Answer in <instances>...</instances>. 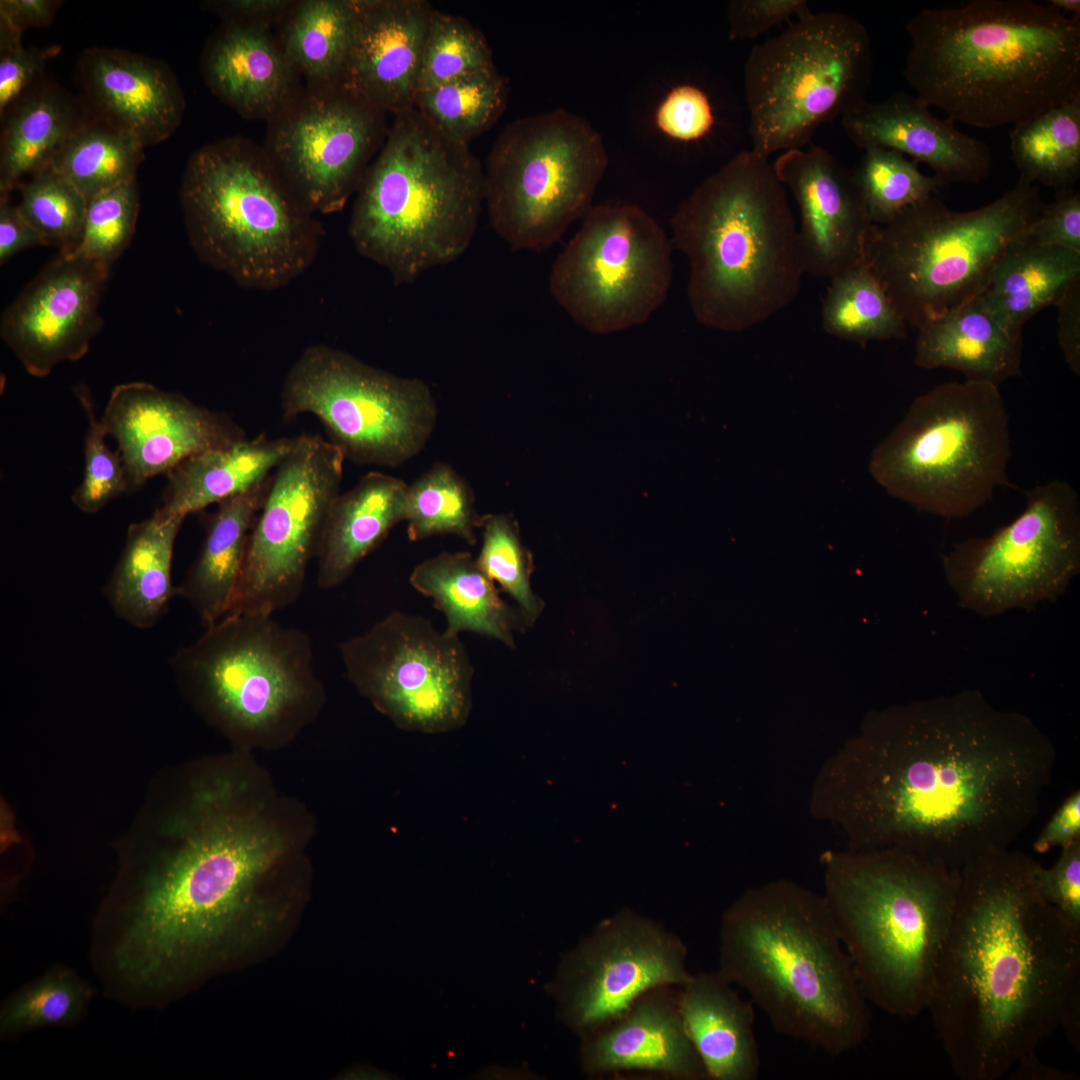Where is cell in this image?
<instances>
[{"label":"cell","mask_w":1080,"mask_h":1080,"mask_svg":"<svg viewBox=\"0 0 1080 1080\" xmlns=\"http://www.w3.org/2000/svg\"><path fill=\"white\" fill-rule=\"evenodd\" d=\"M1080 840V792L1073 791L1053 813L1033 843L1037 853L1060 849Z\"/></svg>","instance_id":"58"},{"label":"cell","mask_w":1080,"mask_h":1080,"mask_svg":"<svg viewBox=\"0 0 1080 1080\" xmlns=\"http://www.w3.org/2000/svg\"><path fill=\"white\" fill-rule=\"evenodd\" d=\"M1027 235L1044 246L1080 253V194L1072 187L1057 190L1044 204Z\"/></svg>","instance_id":"55"},{"label":"cell","mask_w":1080,"mask_h":1080,"mask_svg":"<svg viewBox=\"0 0 1080 1080\" xmlns=\"http://www.w3.org/2000/svg\"><path fill=\"white\" fill-rule=\"evenodd\" d=\"M272 473L250 489L220 501L215 511L205 517L200 552L176 587V596L191 605L205 627L230 610Z\"/></svg>","instance_id":"32"},{"label":"cell","mask_w":1080,"mask_h":1080,"mask_svg":"<svg viewBox=\"0 0 1080 1080\" xmlns=\"http://www.w3.org/2000/svg\"><path fill=\"white\" fill-rule=\"evenodd\" d=\"M672 244L689 262L696 320L740 332L788 306L805 272L786 187L751 149L707 177L670 220Z\"/></svg>","instance_id":"6"},{"label":"cell","mask_w":1080,"mask_h":1080,"mask_svg":"<svg viewBox=\"0 0 1080 1080\" xmlns=\"http://www.w3.org/2000/svg\"><path fill=\"white\" fill-rule=\"evenodd\" d=\"M295 1L288 0H222L205 1L203 8L224 21H235L270 28L279 23Z\"/></svg>","instance_id":"57"},{"label":"cell","mask_w":1080,"mask_h":1080,"mask_svg":"<svg viewBox=\"0 0 1080 1080\" xmlns=\"http://www.w3.org/2000/svg\"><path fill=\"white\" fill-rule=\"evenodd\" d=\"M1033 883L1042 900L1080 928V840L1062 848L1053 866L1038 863Z\"/></svg>","instance_id":"54"},{"label":"cell","mask_w":1080,"mask_h":1080,"mask_svg":"<svg viewBox=\"0 0 1080 1080\" xmlns=\"http://www.w3.org/2000/svg\"><path fill=\"white\" fill-rule=\"evenodd\" d=\"M101 422L117 444L128 493L195 454L247 438L226 413L142 381L115 386Z\"/></svg>","instance_id":"22"},{"label":"cell","mask_w":1080,"mask_h":1080,"mask_svg":"<svg viewBox=\"0 0 1080 1080\" xmlns=\"http://www.w3.org/2000/svg\"><path fill=\"white\" fill-rule=\"evenodd\" d=\"M821 319L828 334L863 346L907 335V323L865 263L830 279Z\"/></svg>","instance_id":"43"},{"label":"cell","mask_w":1080,"mask_h":1080,"mask_svg":"<svg viewBox=\"0 0 1080 1080\" xmlns=\"http://www.w3.org/2000/svg\"><path fill=\"white\" fill-rule=\"evenodd\" d=\"M608 161L600 132L566 109L509 123L484 167L493 230L513 250L552 246L591 209Z\"/></svg>","instance_id":"14"},{"label":"cell","mask_w":1080,"mask_h":1080,"mask_svg":"<svg viewBox=\"0 0 1080 1080\" xmlns=\"http://www.w3.org/2000/svg\"><path fill=\"white\" fill-rule=\"evenodd\" d=\"M184 520L157 510L129 526L121 556L104 588L114 613L138 629L154 626L176 596L171 582L175 539Z\"/></svg>","instance_id":"38"},{"label":"cell","mask_w":1080,"mask_h":1080,"mask_svg":"<svg viewBox=\"0 0 1080 1080\" xmlns=\"http://www.w3.org/2000/svg\"><path fill=\"white\" fill-rule=\"evenodd\" d=\"M354 35L339 87L392 116L414 108L432 5L353 0Z\"/></svg>","instance_id":"25"},{"label":"cell","mask_w":1080,"mask_h":1080,"mask_svg":"<svg viewBox=\"0 0 1080 1080\" xmlns=\"http://www.w3.org/2000/svg\"><path fill=\"white\" fill-rule=\"evenodd\" d=\"M1011 455L999 386L946 382L913 400L874 448L869 472L889 495L920 511L963 518L1008 484Z\"/></svg>","instance_id":"10"},{"label":"cell","mask_w":1080,"mask_h":1080,"mask_svg":"<svg viewBox=\"0 0 1080 1080\" xmlns=\"http://www.w3.org/2000/svg\"><path fill=\"white\" fill-rule=\"evenodd\" d=\"M22 34L0 22V118L47 77L45 66L57 46L25 48Z\"/></svg>","instance_id":"53"},{"label":"cell","mask_w":1080,"mask_h":1080,"mask_svg":"<svg viewBox=\"0 0 1080 1080\" xmlns=\"http://www.w3.org/2000/svg\"><path fill=\"white\" fill-rule=\"evenodd\" d=\"M853 175L874 225L890 222L945 185L936 176L924 175L914 160L879 147L865 150Z\"/></svg>","instance_id":"46"},{"label":"cell","mask_w":1080,"mask_h":1080,"mask_svg":"<svg viewBox=\"0 0 1080 1080\" xmlns=\"http://www.w3.org/2000/svg\"><path fill=\"white\" fill-rule=\"evenodd\" d=\"M386 115L339 86L306 85L267 121L263 149L313 214L335 213L381 149Z\"/></svg>","instance_id":"20"},{"label":"cell","mask_w":1080,"mask_h":1080,"mask_svg":"<svg viewBox=\"0 0 1080 1080\" xmlns=\"http://www.w3.org/2000/svg\"><path fill=\"white\" fill-rule=\"evenodd\" d=\"M1023 511L987 537L954 544L943 556L959 604L982 616L1056 600L1080 570L1076 489L1054 479L1025 492Z\"/></svg>","instance_id":"16"},{"label":"cell","mask_w":1080,"mask_h":1080,"mask_svg":"<svg viewBox=\"0 0 1080 1080\" xmlns=\"http://www.w3.org/2000/svg\"><path fill=\"white\" fill-rule=\"evenodd\" d=\"M1048 3L1065 15L1080 18L1079 0H1050Z\"/></svg>","instance_id":"63"},{"label":"cell","mask_w":1080,"mask_h":1080,"mask_svg":"<svg viewBox=\"0 0 1080 1080\" xmlns=\"http://www.w3.org/2000/svg\"><path fill=\"white\" fill-rule=\"evenodd\" d=\"M279 25L277 40L306 85L339 86L354 35L353 0L295 1Z\"/></svg>","instance_id":"39"},{"label":"cell","mask_w":1080,"mask_h":1080,"mask_svg":"<svg viewBox=\"0 0 1080 1080\" xmlns=\"http://www.w3.org/2000/svg\"><path fill=\"white\" fill-rule=\"evenodd\" d=\"M180 203L199 259L250 289L294 281L314 262L324 235L264 149L239 136L190 155Z\"/></svg>","instance_id":"9"},{"label":"cell","mask_w":1080,"mask_h":1080,"mask_svg":"<svg viewBox=\"0 0 1080 1080\" xmlns=\"http://www.w3.org/2000/svg\"><path fill=\"white\" fill-rule=\"evenodd\" d=\"M1055 763L1028 716L966 690L869 714L817 771L808 811L847 849L896 848L960 869L1011 848Z\"/></svg>","instance_id":"1"},{"label":"cell","mask_w":1080,"mask_h":1080,"mask_svg":"<svg viewBox=\"0 0 1080 1080\" xmlns=\"http://www.w3.org/2000/svg\"><path fill=\"white\" fill-rule=\"evenodd\" d=\"M687 954L678 935L623 909L563 955L547 989L560 1021L581 1040L615 1021L647 991L685 985L693 975Z\"/></svg>","instance_id":"21"},{"label":"cell","mask_w":1080,"mask_h":1080,"mask_svg":"<svg viewBox=\"0 0 1080 1080\" xmlns=\"http://www.w3.org/2000/svg\"><path fill=\"white\" fill-rule=\"evenodd\" d=\"M139 206L136 179L96 195L88 201L78 244L64 256L84 258L110 268L133 236Z\"/></svg>","instance_id":"50"},{"label":"cell","mask_w":1080,"mask_h":1080,"mask_svg":"<svg viewBox=\"0 0 1080 1080\" xmlns=\"http://www.w3.org/2000/svg\"><path fill=\"white\" fill-rule=\"evenodd\" d=\"M857 147L886 148L928 165L947 183H979L992 168L988 145L935 117L916 95L900 92L880 102L862 101L841 117Z\"/></svg>","instance_id":"27"},{"label":"cell","mask_w":1080,"mask_h":1080,"mask_svg":"<svg viewBox=\"0 0 1080 1080\" xmlns=\"http://www.w3.org/2000/svg\"><path fill=\"white\" fill-rule=\"evenodd\" d=\"M1058 341L1069 368L1080 374V280L1075 282L1056 305Z\"/></svg>","instance_id":"59"},{"label":"cell","mask_w":1080,"mask_h":1080,"mask_svg":"<svg viewBox=\"0 0 1080 1080\" xmlns=\"http://www.w3.org/2000/svg\"><path fill=\"white\" fill-rule=\"evenodd\" d=\"M295 437L260 434L223 448L195 454L172 469L162 503L166 517L184 520L211 504L244 492L268 477L289 453Z\"/></svg>","instance_id":"36"},{"label":"cell","mask_w":1080,"mask_h":1080,"mask_svg":"<svg viewBox=\"0 0 1080 1080\" xmlns=\"http://www.w3.org/2000/svg\"><path fill=\"white\" fill-rule=\"evenodd\" d=\"M872 69L868 30L840 12H810L756 45L744 66L750 149L768 158L807 145L866 100Z\"/></svg>","instance_id":"12"},{"label":"cell","mask_w":1080,"mask_h":1080,"mask_svg":"<svg viewBox=\"0 0 1080 1080\" xmlns=\"http://www.w3.org/2000/svg\"><path fill=\"white\" fill-rule=\"evenodd\" d=\"M339 651L348 679L397 727L440 734L466 724L474 669L459 635L393 611Z\"/></svg>","instance_id":"18"},{"label":"cell","mask_w":1080,"mask_h":1080,"mask_svg":"<svg viewBox=\"0 0 1080 1080\" xmlns=\"http://www.w3.org/2000/svg\"><path fill=\"white\" fill-rule=\"evenodd\" d=\"M493 66L492 49L478 28L465 18L434 9L425 39L419 91Z\"/></svg>","instance_id":"49"},{"label":"cell","mask_w":1080,"mask_h":1080,"mask_svg":"<svg viewBox=\"0 0 1080 1080\" xmlns=\"http://www.w3.org/2000/svg\"><path fill=\"white\" fill-rule=\"evenodd\" d=\"M672 242L633 204L592 206L555 259L549 288L579 326L609 334L644 323L665 301Z\"/></svg>","instance_id":"17"},{"label":"cell","mask_w":1080,"mask_h":1080,"mask_svg":"<svg viewBox=\"0 0 1080 1080\" xmlns=\"http://www.w3.org/2000/svg\"><path fill=\"white\" fill-rule=\"evenodd\" d=\"M281 406L286 419L314 415L345 459L384 467L417 455L437 418L423 380L378 369L324 344L307 347L292 365Z\"/></svg>","instance_id":"15"},{"label":"cell","mask_w":1080,"mask_h":1080,"mask_svg":"<svg viewBox=\"0 0 1080 1080\" xmlns=\"http://www.w3.org/2000/svg\"><path fill=\"white\" fill-rule=\"evenodd\" d=\"M484 206V167L415 108L393 116L356 192L348 226L360 255L395 285L461 257Z\"/></svg>","instance_id":"8"},{"label":"cell","mask_w":1080,"mask_h":1080,"mask_svg":"<svg viewBox=\"0 0 1080 1080\" xmlns=\"http://www.w3.org/2000/svg\"><path fill=\"white\" fill-rule=\"evenodd\" d=\"M1015 1067H1016L1015 1076H1018V1078H1026V1079H1031V1078H1034V1079H1036V1078H1040V1079H1066L1067 1078L1066 1077L1067 1075L1065 1073H1063L1062 1071L1051 1068V1067H1048V1066L1044 1065L1042 1062H1040L1036 1057V1053H1033V1054L1023 1058L1021 1061H1019L1015 1065Z\"/></svg>","instance_id":"62"},{"label":"cell","mask_w":1080,"mask_h":1080,"mask_svg":"<svg viewBox=\"0 0 1080 1080\" xmlns=\"http://www.w3.org/2000/svg\"><path fill=\"white\" fill-rule=\"evenodd\" d=\"M917 330L914 362L920 368H950L966 380L997 386L1022 373V338L1001 325L980 295Z\"/></svg>","instance_id":"31"},{"label":"cell","mask_w":1080,"mask_h":1080,"mask_svg":"<svg viewBox=\"0 0 1080 1080\" xmlns=\"http://www.w3.org/2000/svg\"><path fill=\"white\" fill-rule=\"evenodd\" d=\"M410 584L433 600L446 619L445 631L473 632L514 648V636L531 624L499 595L496 584L469 552H443L416 565Z\"/></svg>","instance_id":"35"},{"label":"cell","mask_w":1080,"mask_h":1080,"mask_svg":"<svg viewBox=\"0 0 1080 1080\" xmlns=\"http://www.w3.org/2000/svg\"><path fill=\"white\" fill-rule=\"evenodd\" d=\"M1012 158L1020 177L1056 190L1080 177V98L1013 126Z\"/></svg>","instance_id":"40"},{"label":"cell","mask_w":1080,"mask_h":1080,"mask_svg":"<svg viewBox=\"0 0 1080 1080\" xmlns=\"http://www.w3.org/2000/svg\"><path fill=\"white\" fill-rule=\"evenodd\" d=\"M482 545L476 558L479 567L509 594L532 625L544 603L531 588L533 557L524 547L519 526L511 514L482 515Z\"/></svg>","instance_id":"48"},{"label":"cell","mask_w":1080,"mask_h":1080,"mask_svg":"<svg viewBox=\"0 0 1080 1080\" xmlns=\"http://www.w3.org/2000/svg\"><path fill=\"white\" fill-rule=\"evenodd\" d=\"M509 84L496 66L419 91L414 108L450 139L469 146L506 109Z\"/></svg>","instance_id":"42"},{"label":"cell","mask_w":1080,"mask_h":1080,"mask_svg":"<svg viewBox=\"0 0 1080 1080\" xmlns=\"http://www.w3.org/2000/svg\"><path fill=\"white\" fill-rule=\"evenodd\" d=\"M822 894L868 1002L901 1018L926 1010L959 869L896 848L826 851Z\"/></svg>","instance_id":"7"},{"label":"cell","mask_w":1080,"mask_h":1080,"mask_svg":"<svg viewBox=\"0 0 1080 1080\" xmlns=\"http://www.w3.org/2000/svg\"><path fill=\"white\" fill-rule=\"evenodd\" d=\"M145 146L129 131L92 114L66 142L51 168L87 201L136 179Z\"/></svg>","instance_id":"41"},{"label":"cell","mask_w":1080,"mask_h":1080,"mask_svg":"<svg viewBox=\"0 0 1080 1080\" xmlns=\"http://www.w3.org/2000/svg\"><path fill=\"white\" fill-rule=\"evenodd\" d=\"M1039 862L1007 849L969 861L926 1010L961 1080H998L1079 1007L1080 928L1040 898Z\"/></svg>","instance_id":"2"},{"label":"cell","mask_w":1080,"mask_h":1080,"mask_svg":"<svg viewBox=\"0 0 1080 1080\" xmlns=\"http://www.w3.org/2000/svg\"><path fill=\"white\" fill-rule=\"evenodd\" d=\"M284 849L260 821L223 817L152 868L133 899L95 922L94 963L106 991L157 1006L259 935V883Z\"/></svg>","instance_id":"3"},{"label":"cell","mask_w":1080,"mask_h":1080,"mask_svg":"<svg viewBox=\"0 0 1080 1080\" xmlns=\"http://www.w3.org/2000/svg\"><path fill=\"white\" fill-rule=\"evenodd\" d=\"M110 268L59 255L5 310L1 337L31 376L85 356L102 327L99 304Z\"/></svg>","instance_id":"23"},{"label":"cell","mask_w":1080,"mask_h":1080,"mask_svg":"<svg viewBox=\"0 0 1080 1080\" xmlns=\"http://www.w3.org/2000/svg\"><path fill=\"white\" fill-rule=\"evenodd\" d=\"M76 76L91 113L129 131L145 148L165 141L181 124L185 97L161 60L96 46L81 52Z\"/></svg>","instance_id":"26"},{"label":"cell","mask_w":1080,"mask_h":1080,"mask_svg":"<svg viewBox=\"0 0 1080 1080\" xmlns=\"http://www.w3.org/2000/svg\"><path fill=\"white\" fill-rule=\"evenodd\" d=\"M714 97L697 83L674 86L655 112L656 127L668 138L698 144L714 135L719 124Z\"/></svg>","instance_id":"52"},{"label":"cell","mask_w":1080,"mask_h":1080,"mask_svg":"<svg viewBox=\"0 0 1080 1080\" xmlns=\"http://www.w3.org/2000/svg\"><path fill=\"white\" fill-rule=\"evenodd\" d=\"M481 518L472 488L448 464L433 465L407 485L404 521L411 541L452 534L474 545Z\"/></svg>","instance_id":"44"},{"label":"cell","mask_w":1080,"mask_h":1080,"mask_svg":"<svg viewBox=\"0 0 1080 1080\" xmlns=\"http://www.w3.org/2000/svg\"><path fill=\"white\" fill-rule=\"evenodd\" d=\"M17 208L45 245L70 254L79 242L88 201L61 174L47 168L18 188Z\"/></svg>","instance_id":"47"},{"label":"cell","mask_w":1080,"mask_h":1080,"mask_svg":"<svg viewBox=\"0 0 1080 1080\" xmlns=\"http://www.w3.org/2000/svg\"><path fill=\"white\" fill-rule=\"evenodd\" d=\"M344 461L342 451L322 436H295L272 473L228 614L273 615L298 600L340 494Z\"/></svg>","instance_id":"19"},{"label":"cell","mask_w":1080,"mask_h":1080,"mask_svg":"<svg viewBox=\"0 0 1080 1080\" xmlns=\"http://www.w3.org/2000/svg\"><path fill=\"white\" fill-rule=\"evenodd\" d=\"M45 245L42 237L20 214L9 195H0V263L33 246Z\"/></svg>","instance_id":"60"},{"label":"cell","mask_w":1080,"mask_h":1080,"mask_svg":"<svg viewBox=\"0 0 1080 1080\" xmlns=\"http://www.w3.org/2000/svg\"><path fill=\"white\" fill-rule=\"evenodd\" d=\"M685 1031L707 1079L756 1080L760 1056L754 1004L717 971L699 972L679 987Z\"/></svg>","instance_id":"30"},{"label":"cell","mask_w":1080,"mask_h":1080,"mask_svg":"<svg viewBox=\"0 0 1080 1080\" xmlns=\"http://www.w3.org/2000/svg\"><path fill=\"white\" fill-rule=\"evenodd\" d=\"M62 3L59 0H1L0 22L21 34L29 28H44L51 25Z\"/></svg>","instance_id":"61"},{"label":"cell","mask_w":1080,"mask_h":1080,"mask_svg":"<svg viewBox=\"0 0 1080 1080\" xmlns=\"http://www.w3.org/2000/svg\"><path fill=\"white\" fill-rule=\"evenodd\" d=\"M810 12L805 0H732L727 7L728 36L731 40L754 39Z\"/></svg>","instance_id":"56"},{"label":"cell","mask_w":1080,"mask_h":1080,"mask_svg":"<svg viewBox=\"0 0 1080 1080\" xmlns=\"http://www.w3.org/2000/svg\"><path fill=\"white\" fill-rule=\"evenodd\" d=\"M407 485L394 476L371 472L338 495L327 515L316 554L320 588L341 585L390 530L404 521Z\"/></svg>","instance_id":"33"},{"label":"cell","mask_w":1080,"mask_h":1080,"mask_svg":"<svg viewBox=\"0 0 1080 1080\" xmlns=\"http://www.w3.org/2000/svg\"><path fill=\"white\" fill-rule=\"evenodd\" d=\"M170 665L222 725L246 738L296 730L324 696L309 635L272 615L228 614Z\"/></svg>","instance_id":"13"},{"label":"cell","mask_w":1080,"mask_h":1080,"mask_svg":"<svg viewBox=\"0 0 1080 1080\" xmlns=\"http://www.w3.org/2000/svg\"><path fill=\"white\" fill-rule=\"evenodd\" d=\"M773 167L799 209L805 272L831 279L864 263L874 224L853 171L814 145L784 151Z\"/></svg>","instance_id":"24"},{"label":"cell","mask_w":1080,"mask_h":1080,"mask_svg":"<svg viewBox=\"0 0 1080 1080\" xmlns=\"http://www.w3.org/2000/svg\"><path fill=\"white\" fill-rule=\"evenodd\" d=\"M904 77L947 119L1016 125L1080 98V18L1031 0L927 8L906 24Z\"/></svg>","instance_id":"4"},{"label":"cell","mask_w":1080,"mask_h":1080,"mask_svg":"<svg viewBox=\"0 0 1080 1080\" xmlns=\"http://www.w3.org/2000/svg\"><path fill=\"white\" fill-rule=\"evenodd\" d=\"M91 116L82 97L49 78L15 104L0 118V195L50 168Z\"/></svg>","instance_id":"34"},{"label":"cell","mask_w":1080,"mask_h":1080,"mask_svg":"<svg viewBox=\"0 0 1080 1080\" xmlns=\"http://www.w3.org/2000/svg\"><path fill=\"white\" fill-rule=\"evenodd\" d=\"M717 972L785 1037L830 1056L868 1037V1001L822 892L786 878L745 890L722 914Z\"/></svg>","instance_id":"5"},{"label":"cell","mask_w":1080,"mask_h":1080,"mask_svg":"<svg viewBox=\"0 0 1080 1080\" xmlns=\"http://www.w3.org/2000/svg\"><path fill=\"white\" fill-rule=\"evenodd\" d=\"M1044 203L1020 177L993 202L956 212L933 196L873 225L864 263L907 325L918 327L985 289L1008 246L1026 234Z\"/></svg>","instance_id":"11"},{"label":"cell","mask_w":1080,"mask_h":1080,"mask_svg":"<svg viewBox=\"0 0 1080 1080\" xmlns=\"http://www.w3.org/2000/svg\"><path fill=\"white\" fill-rule=\"evenodd\" d=\"M1080 280V253L1039 244L1027 233L1013 241L980 294L1001 325L1022 338L1028 320L1056 306Z\"/></svg>","instance_id":"37"},{"label":"cell","mask_w":1080,"mask_h":1080,"mask_svg":"<svg viewBox=\"0 0 1080 1080\" xmlns=\"http://www.w3.org/2000/svg\"><path fill=\"white\" fill-rule=\"evenodd\" d=\"M78 398L88 426L83 445V477L71 499L81 512L94 514L121 494L128 493V487L122 459L118 451L108 447V436L87 390H79Z\"/></svg>","instance_id":"51"},{"label":"cell","mask_w":1080,"mask_h":1080,"mask_svg":"<svg viewBox=\"0 0 1080 1080\" xmlns=\"http://www.w3.org/2000/svg\"><path fill=\"white\" fill-rule=\"evenodd\" d=\"M201 72L209 90L248 119L268 121L302 87L270 28L235 21H224L209 39Z\"/></svg>","instance_id":"29"},{"label":"cell","mask_w":1080,"mask_h":1080,"mask_svg":"<svg viewBox=\"0 0 1080 1080\" xmlns=\"http://www.w3.org/2000/svg\"><path fill=\"white\" fill-rule=\"evenodd\" d=\"M94 989L76 971L54 966L9 996L0 1009L4 1038L45 1027H67L86 1013Z\"/></svg>","instance_id":"45"},{"label":"cell","mask_w":1080,"mask_h":1080,"mask_svg":"<svg viewBox=\"0 0 1080 1080\" xmlns=\"http://www.w3.org/2000/svg\"><path fill=\"white\" fill-rule=\"evenodd\" d=\"M679 987L647 991L619 1018L581 1039L580 1063L589 1077L624 1072L673 1080L707 1079L685 1031Z\"/></svg>","instance_id":"28"}]
</instances>
